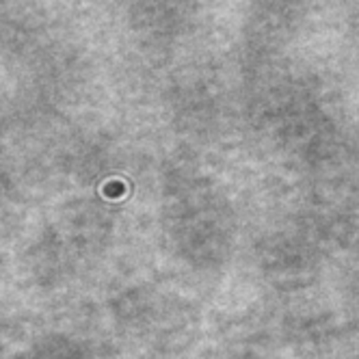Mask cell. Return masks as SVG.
Masks as SVG:
<instances>
[]
</instances>
